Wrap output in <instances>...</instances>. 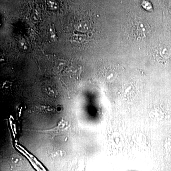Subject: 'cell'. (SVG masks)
I'll use <instances>...</instances> for the list:
<instances>
[{
    "mask_svg": "<svg viewBox=\"0 0 171 171\" xmlns=\"http://www.w3.org/2000/svg\"><path fill=\"white\" fill-rule=\"evenodd\" d=\"M149 25L145 21L140 19L132 20L129 28V33L135 39H143L150 31Z\"/></svg>",
    "mask_w": 171,
    "mask_h": 171,
    "instance_id": "obj_1",
    "label": "cell"
},
{
    "mask_svg": "<svg viewBox=\"0 0 171 171\" xmlns=\"http://www.w3.org/2000/svg\"><path fill=\"white\" fill-rule=\"evenodd\" d=\"M142 7H144V8L146 9L147 10H150L152 8V6H151V4H150L149 2H142Z\"/></svg>",
    "mask_w": 171,
    "mask_h": 171,
    "instance_id": "obj_2",
    "label": "cell"
},
{
    "mask_svg": "<svg viewBox=\"0 0 171 171\" xmlns=\"http://www.w3.org/2000/svg\"><path fill=\"white\" fill-rule=\"evenodd\" d=\"M17 148L19 150V151H20V152H21V153H23V154H24V155L25 156H26L28 158V160H30V162H31V163H32V164H33V165L34 167L35 168H36V169H38V168H37V166H35V164H34L33 163V162H32V160H31V159H30V158H29V157H28V156H27L26 154H25L24 153V152H23V151H21V150L19 149L17 147Z\"/></svg>",
    "mask_w": 171,
    "mask_h": 171,
    "instance_id": "obj_3",
    "label": "cell"
}]
</instances>
